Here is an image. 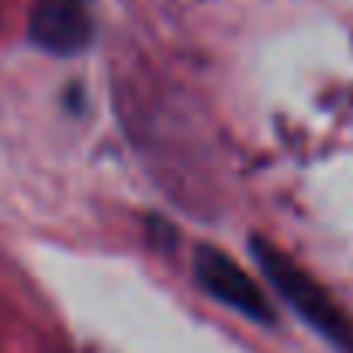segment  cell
Returning <instances> with one entry per match:
<instances>
[{"instance_id": "cell-1", "label": "cell", "mask_w": 353, "mask_h": 353, "mask_svg": "<svg viewBox=\"0 0 353 353\" xmlns=\"http://www.w3.org/2000/svg\"><path fill=\"white\" fill-rule=\"evenodd\" d=\"M256 256H260L267 277L277 284V291L288 298V305H291L298 315H305V319H308L322 336H329L336 346L353 350V322L332 305V298H329L305 270H298L288 256H281L277 250H270V246H263V243H256Z\"/></svg>"}, {"instance_id": "cell-2", "label": "cell", "mask_w": 353, "mask_h": 353, "mask_svg": "<svg viewBox=\"0 0 353 353\" xmlns=\"http://www.w3.org/2000/svg\"><path fill=\"white\" fill-rule=\"evenodd\" d=\"M198 277H201V284H205L215 298H222L225 305L239 308L243 315L260 319V322H270V319H274V312H270L263 291H260L225 253H219V250H212V246H201V250H198Z\"/></svg>"}, {"instance_id": "cell-3", "label": "cell", "mask_w": 353, "mask_h": 353, "mask_svg": "<svg viewBox=\"0 0 353 353\" xmlns=\"http://www.w3.org/2000/svg\"><path fill=\"white\" fill-rule=\"evenodd\" d=\"M32 39L49 52H77L90 39V0H35Z\"/></svg>"}]
</instances>
